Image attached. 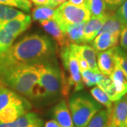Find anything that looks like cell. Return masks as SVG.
I'll return each instance as SVG.
<instances>
[{
    "label": "cell",
    "mask_w": 127,
    "mask_h": 127,
    "mask_svg": "<svg viewBox=\"0 0 127 127\" xmlns=\"http://www.w3.org/2000/svg\"><path fill=\"white\" fill-rule=\"evenodd\" d=\"M97 66L100 73L105 76H110L113 71L115 64V47L103 52L96 53Z\"/></svg>",
    "instance_id": "obj_9"
},
{
    "label": "cell",
    "mask_w": 127,
    "mask_h": 127,
    "mask_svg": "<svg viewBox=\"0 0 127 127\" xmlns=\"http://www.w3.org/2000/svg\"><path fill=\"white\" fill-rule=\"evenodd\" d=\"M107 127H116L113 124H112V123L109 122V124H108V126Z\"/></svg>",
    "instance_id": "obj_38"
},
{
    "label": "cell",
    "mask_w": 127,
    "mask_h": 127,
    "mask_svg": "<svg viewBox=\"0 0 127 127\" xmlns=\"http://www.w3.org/2000/svg\"><path fill=\"white\" fill-rule=\"evenodd\" d=\"M127 119V94L115 101L110 113L109 122L116 127H125Z\"/></svg>",
    "instance_id": "obj_8"
},
{
    "label": "cell",
    "mask_w": 127,
    "mask_h": 127,
    "mask_svg": "<svg viewBox=\"0 0 127 127\" xmlns=\"http://www.w3.org/2000/svg\"><path fill=\"white\" fill-rule=\"evenodd\" d=\"M108 11V10H107ZM124 28L121 21L117 16L116 12H112L108 11V14L106 21L102 28L100 29L98 34L102 32H109L114 36L119 37L121 32Z\"/></svg>",
    "instance_id": "obj_16"
},
{
    "label": "cell",
    "mask_w": 127,
    "mask_h": 127,
    "mask_svg": "<svg viewBox=\"0 0 127 127\" xmlns=\"http://www.w3.org/2000/svg\"><path fill=\"white\" fill-rule=\"evenodd\" d=\"M16 1H18V0H16Z\"/></svg>",
    "instance_id": "obj_40"
},
{
    "label": "cell",
    "mask_w": 127,
    "mask_h": 127,
    "mask_svg": "<svg viewBox=\"0 0 127 127\" xmlns=\"http://www.w3.org/2000/svg\"><path fill=\"white\" fill-rule=\"evenodd\" d=\"M111 110L100 109L91 119L86 127H107L109 122Z\"/></svg>",
    "instance_id": "obj_25"
},
{
    "label": "cell",
    "mask_w": 127,
    "mask_h": 127,
    "mask_svg": "<svg viewBox=\"0 0 127 127\" xmlns=\"http://www.w3.org/2000/svg\"><path fill=\"white\" fill-rule=\"evenodd\" d=\"M61 57L64 67L68 74L65 79L70 88L73 87V91L77 92L83 89L81 75L79 69L77 58L74 55L70 45L61 47Z\"/></svg>",
    "instance_id": "obj_6"
},
{
    "label": "cell",
    "mask_w": 127,
    "mask_h": 127,
    "mask_svg": "<svg viewBox=\"0 0 127 127\" xmlns=\"http://www.w3.org/2000/svg\"><path fill=\"white\" fill-rule=\"evenodd\" d=\"M16 127H42V121L34 112H28L14 122Z\"/></svg>",
    "instance_id": "obj_23"
},
{
    "label": "cell",
    "mask_w": 127,
    "mask_h": 127,
    "mask_svg": "<svg viewBox=\"0 0 127 127\" xmlns=\"http://www.w3.org/2000/svg\"><path fill=\"white\" fill-rule=\"evenodd\" d=\"M126 0H104L107 9L109 11L116 12Z\"/></svg>",
    "instance_id": "obj_31"
},
{
    "label": "cell",
    "mask_w": 127,
    "mask_h": 127,
    "mask_svg": "<svg viewBox=\"0 0 127 127\" xmlns=\"http://www.w3.org/2000/svg\"><path fill=\"white\" fill-rule=\"evenodd\" d=\"M52 114L55 120L61 127H75L65 100H62L55 105L52 109Z\"/></svg>",
    "instance_id": "obj_12"
},
{
    "label": "cell",
    "mask_w": 127,
    "mask_h": 127,
    "mask_svg": "<svg viewBox=\"0 0 127 127\" xmlns=\"http://www.w3.org/2000/svg\"><path fill=\"white\" fill-rule=\"evenodd\" d=\"M116 14L123 25L124 26H127V0H126L123 4L117 10Z\"/></svg>",
    "instance_id": "obj_30"
},
{
    "label": "cell",
    "mask_w": 127,
    "mask_h": 127,
    "mask_svg": "<svg viewBox=\"0 0 127 127\" xmlns=\"http://www.w3.org/2000/svg\"><path fill=\"white\" fill-rule=\"evenodd\" d=\"M31 104L26 100L21 103H12L0 111V122H15L31 109Z\"/></svg>",
    "instance_id": "obj_7"
},
{
    "label": "cell",
    "mask_w": 127,
    "mask_h": 127,
    "mask_svg": "<svg viewBox=\"0 0 127 127\" xmlns=\"http://www.w3.org/2000/svg\"><path fill=\"white\" fill-rule=\"evenodd\" d=\"M108 14V11L107 14L102 17H91L85 25L83 36L86 42H90L93 40V39L97 36L102 28L104 21H106Z\"/></svg>",
    "instance_id": "obj_14"
},
{
    "label": "cell",
    "mask_w": 127,
    "mask_h": 127,
    "mask_svg": "<svg viewBox=\"0 0 127 127\" xmlns=\"http://www.w3.org/2000/svg\"><path fill=\"white\" fill-rule=\"evenodd\" d=\"M125 127H127V122H126V126Z\"/></svg>",
    "instance_id": "obj_39"
},
{
    "label": "cell",
    "mask_w": 127,
    "mask_h": 127,
    "mask_svg": "<svg viewBox=\"0 0 127 127\" xmlns=\"http://www.w3.org/2000/svg\"><path fill=\"white\" fill-rule=\"evenodd\" d=\"M68 2L76 6H85V0H68Z\"/></svg>",
    "instance_id": "obj_37"
},
{
    "label": "cell",
    "mask_w": 127,
    "mask_h": 127,
    "mask_svg": "<svg viewBox=\"0 0 127 127\" xmlns=\"http://www.w3.org/2000/svg\"><path fill=\"white\" fill-rule=\"evenodd\" d=\"M76 57L77 58L78 62V66H79V69H80V71L81 72L83 71H86V70L89 68L88 64V62H87L85 59H83L82 57H79V56H76Z\"/></svg>",
    "instance_id": "obj_33"
},
{
    "label": "cell",
    "mask_w": 127,
    "mask_h": 127,
    "mask_svg": "<svg viewBox=\"0 0 127 127\" xmlns=\"http://www.w3.org/2000/svg\"><path fill=\"white\" fill-rule=\"evenodd\" d=\"M42 27L48 34H50L61 47L68 45V41L59 24L55 19L45 20L40 21Z\"/></svg>",
    "instance_id": "obj_11"
},
{
    "label": "cell",
    "mask_w": 127,
    "mask_h": 127,
    "mask_svg": "<svg viewBox=\"0 0 127 127\" xmlns=\"http://www.w3.org/2000/svg\"><path fill=\"white\" fill-rule=\"evenodd\" d=\"M55 52L50 38L37 34L29 35L12 45L0 57V66L43 63Z\"/></svg>",
    "instance_id": "obj_1"
},
{
    "label": "cell",
    "mask_w": 127,
    "mask_h": 127,
    "mask_svg": "<svg viewBox=\"0 0 127 127\" xmlns=\"http://www.w3.org/2000/svg\"><path fill=\"white\" fill-rule=\"evenodd\" d=\"M115 57L120 67L127 78V53L122 48L115 47Z\"/></svg>",
    "instance_id": "obj_29"
},
{
    "label": "cell",
    "mask_w": 127,
    "mask_h": 127,
    "mask_svg": "<svg viewBox=\"0 0 127 127\" xmlns=\"http://www.w3.org/2000/svg\"><path fill=\"white\" fill-rule=\"evenodd\" d=\"M26 100L12 89L0 86V111L12 103H21Z\"/></svg>",
    "instance_id": "obj_19"
},
{
    "label": "cell",
    "mask_w": 127,
    "mask_h": 127,
    "mask_svg": "<svg viewBox=\"0 0 127 127\" xmlns=\"http://www.w3.org/2000/svg\"><path fill=\"white\" fill-rule=\"evenodd\" d=\"M83 83L88 87H92L97 84L100 80L102 73H97L91 71V69H87L81 72Z\"/></svg>",
    "instance_id": "obj_27"
},
{
    "label": "cell",
    "mask_w": 127,
    "mask_h": 127,
    "mask_svg": "<svg viewBox=\"0 0 127 127\" xmlns=\"http://www.w3.org/2000/svg\"><path fill=\"white\" fill-rule=\"evenodd\" d=\"M86 23V22L70 25L62 30L69 45H80L86 43L83 36V31Z\"/></svg>",
    "instance_id": "obj_15"
},
{
    "label": "cell",
    "mask_w": 127,
    "mask_h": 127,
    "mask_svg": "<svg viewBox=\"0 0 127 127\" xmlns=\"http://www.w3.org/2000/svg\"><path fill=\"white\" fill-rule=\"evenodd\" d=\"M91 95L93 97L95 101L99 104L103 105L106 109L112 110V101H111L107 95L102 91L100 87L95 86L91 90Z\"/></svg>",
    "instance_id": "obj_26"
},
{
    "label": "cell",
    "mask_w": 127,
    "mask_h": 127,
    "mask_svg": "<svg viewBox=\"0 0 127 127\" xmlns=\"http://www.w3.org/2000/svg\"><path fill=\"white\" fill-rule=\"evenodd\" d=\"M97 86L100 87L107 95L111 101L115 102L121 98L116 91L112 78L109 76H105L102 74L100 80L97 83Z\"/></svg>",
    "instance_id": "obj_21"
},
{
    "label": "cell",
    "mask_w": 127,
    "mask_h": 127,
    "mask_svg": "<svg viewBox=\"0 0 127 127\" xmlns=\"http://www.w3.org/2000/svg\"><path fill=\"white\" fill-rule=\"evenodd\" d=\"M0 4L16 7L26 12H30L32 8V2L30 0H0Z\"/></svg>",
    "instance_id": "obj_28"
},
{
    "label": "cell",
    "mask_w": 127,
    "mask_h": 127,
    "mask_svg": "<svg viewBox=\"0 0 127 127\" xmlns=\"http://www.w3.org/2000/svg\"><path fill=\"white\" fill-rule=\"evenodd\" d=\"M91 18V14L85 6H76L65 1L55 10V20L62 30L68 26L86 23Z\"/></svg>",
    "instance_id": "obj_5"
},
{
    "label": "cell",
    "mask_w": 127,
    "mask_h": 127,
    "mask_svg": "<svg viewBox=\"0 0 127 127\" xmlns=\"http://www.w3.org/2000/svg\"><path fill=\"white\" fill-rule=\"evenodd\" d=\"M75 56H79L84 59L88 64L89 69L97 73H101L97 66L96 52L93 47L87 45L70 44Z\"/></svg>",
    "instance_id": "obj_10"
},
{
    "label": "cell",
    "mask_w": 127,
    "mask_h": 127,
    "mask_svg": "<svg viewBox=\"0 0 127 127\" xmlns=\"http://www.w3.org/2000/svg\"><path fill=\"white\" fill-rule=\"evenodd\" d=\"M120 45L122 49L127 51V26H124L120 34Z\"/></svg>",
    "instance_id": "obj_32"
},
{
    "label": "cell",
    "mask_w": 127,
    "mask_h": 127,
    "mask_svg": "<svg viewBox=\"0 0 127 127\" xmlns=\"http://www.w3.org/2000/svg\"><path fill=\"white\" fill-rule=\"evenodd\" d=\"M85 7L89 11L91 17H102L107 12L104 0H85Z\"/></svg>",
    "instance_id": "obj_22"
},
{
    "label": "cell",
    "mask_w": 127,
    "mask_h": 127,
    "mask_svg": "<svg viewBox=\"0 0 127 127\" xmlns=\"http://www.w3.org/2000/svg\"><path fill=\"white\" fill-rule=\"evenodd\" d=\"M31 23V17L28 15L27 17L24 19H14L4 23L1 27L3 28L6 31L17 37L30 27Z\"/></svg>",
    "instance_id": "obj_18"
},
{
    "label": "cell",
    "mask_w": 127,
    "mask_h": 127,
    "mask_svg": "<svg viewBox=\"0 0 127 127\" xmlns=\"http://www.w3.org/2000/svg\"><path fill=\"white\" fill-rule=\"evenodd\" d=\"M65 1H66V0H50L49 6L55 9L59 6L61 4H62Z\"/></svg>",
    "instance_id": "obj_34"
},
{
    "label": "cell",
    "mask_w": 127,
    "mask_h": 127,
    "mask_svg": "<svg viewBox=\"0 0 127 127\" xmlns=\"http://www.w3.org/2000/svg\"><path fill=\"white\" fill-rule=\"evenodd\" d=\"M40 64L0 66V86L31 98L32 88L40 78Z\"/></svg>",
    "instance_id": "obj_2"
},
{
    "label": "cell",
    "mask_w": 127,
    "mask_h": 127,
    "mask_svg": "<svg viewBox=\"0 0 127 127\" xmlns=\"http://www.w3.org/2000/svg\"><path fill=\"white\" fill-rule=\"evenodd\" d=\"M32 3L37 6H48L50 5V0H30Z\"/></svg>",
    "instance_id": "obj_35"
},
{
    "label": "cell",
    "mask_w": 127,
    "mask_h": 127,
    "mask_svg": "<svg viewBox=\"0 0 127 127\" xmlns=\"http://www.w3.org/2000/svg\"><path fill=\"white\" fill-rule=\"evenodd\" d=\"M63 72L55 64L45 62L40 64L38 81L32 91L31 98H45L57 95L62 91Z\"/></svg>",
    "instance_id": "obj_3"
},
{
    "label": "cell",
    "mask_w": 127,
    "mask_h": 127,
    "mask_svg": "<svg viewBox=\"0 0 127 127\" xmlns=\"http://www.w3.org/2000/svg\"><path fill=\"white\" fill-rule=\"evenodd\" d=\"M69 109L75 127H86L102 105L84 93L73 95L69 100Z\"/></svg>",
    "instance_id": "obj_4"
},
{
    "label": "cell",
    "mask_w": 127,
    "mask_h": 127,
    "mask_svg": "<svg viewBox=\"0 0 127 127\" xmlns=\"http://www.w3.org/2000/svg\"><path fill=\"white\" fill-rule=\"evenodd\" d=\"M119 37L114 36L109 32L98 34L91 42V45L95 52H103L117 45Z\"/></svg>",
    "instance_id": "obj_13"
},
{
    "label": "cell",
    "mask_w": 127,
    "mask_h": 127,
    "mask_svg": "<svg viewBox=\"0 0 127 127\" xmlns=\"http://www.w3.org/2000/svg\"><path fill=\"white\" fill-rule=\"evenodd\" d=\"M32 18L34 21H42L55 19V10L48 6H37L32 9Z\"/></svg>",
    "instance_id": "obj_24"
},
{
    "label": "cell",
    "mask_w": 127,
    "mask_h": 127,
    "mask_svg": "<svg viewBox=\"0 0 127 127\" xmlns=\"http://www.w3.org/2000/svg\"><path fill=\"white\" fill-rule=\"evenodd\" d=\"M28 15L11 6L0 4V27L8 21L14 19H24Z\"/></svg>",
    "instance_id": "obj_20"
},
{
    "label": "cell",
    "mask_w": 127,
    "mask_h": 127,
    "mask_svg": "<svg viewBox=\"0 0 127 127\" xmlns=\"http://www.w3.org/2000/svg\"><path fill=\"white\" fill-rule=\"evenodd\" d=\"M45 127H61L58 124V123L55 121V119L53 120H50L47 122L45 124Z\"/></svg>",
    "instance_id": "obj_36"
},
{
    "label": "cell",
    "mask_w": 127,
    "mask_h": 127,
    "mask_svg": "<svg viewBox=\"0 0 127 127\" xmlns=\"http://www.w3.org/2000/svg\"><path fill=\"white\" fill-rule=\"evenodd\" d=\"M113 81L114 86L120 97L127 94V78L116 59V64L112 74L109 76Z\"/></svg>",
    "instance_id": "obj_17"
}]
</instances>
